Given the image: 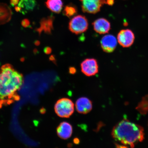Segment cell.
I'll return each mask as SVG.
<instances>
[{
  "label": "cell",
  "instance_id": "1",
  "mask_svg": "<svg viewBox=\"0 0 148 148\" xmlns=\"http://www.w3.org/2000/svg\"><path fill=\"white\" fill-rule=\"evenodd\" d=\"M112 135L116 141L132 148L144 138L143 127L127 119L122 120L116 125L112 129Z\"/></svg>",
  "mask_w": 148,
  "mask_h": 148
},
{
  "label": "cell",
  "instance_id": "2",
  "mask_svg": "<svg viewBox=\"0 0 148 148\" xmlns=\"http://www.w3.org/2000/svg\"><path fill=\"white\" fill-rule=\"evenodd\" d=\"M23 76L12 65H3L0 69V99L5 100L15 95L23 82Z\"/></svg>",
  "mask_w": 148,
  "mask_h": 148
},
{
  "label": "cell",
  "instance_id": "3",
  "mask_svg": "<svg viewBox=\"0 0 148 148\" xmlns=\"http://www.w3.org/2000/svg\"><path fill=\"white\" fill-rule=\"evenodd\" d=\"M54 110L56 113L61 118H69L73 113L74 104L71 99L62 98L56 103Z\"/></svg>",
  "mask_w": 148,
  "mask_h": 148
},
{
  "label": "cell",
  "instance_id": "4",
  "mask_svg": "<svg viewBox=\"0 0 148 148\" xmlns=\"http://www.w3.org/2000/svg\"><path fill=\"white\" fill-rule=\"evenodd\" d=\"M88 23L86 16L79 15L74 17L70 20L69 29L71 32L76 34L83 33L87 30Z\"/></svg>",
  "mask_w": 148,
  "mask_h": 148
},
{
  "label": "cell",
  "instance_id": "5",
  "mask_svg": "<svg viewBox=\"0 0 148 148\" xmlns=\"http://www.w3.org/2000/svg\"><path fill=\"white\" fill-rule=\"evenodd\" d=\"M82 3L83 12L95 14L99 12L103 5L106 3L105 0H79Z\"/></svg>",
  "mask_w": 148,
  "mask_h": 148
},
{
  "label": "cell",
  "instance_id": "6",
  "mask_svg": "<svg viewBox=\"0 0 148 148\" xmlns=\"http://www.w3.org/2000/svg\"><path fill=\"white\" fill-rule=\"evenodd\" d=\"M117 41L120 45L124 48L130 47L134 44L135 37L134 33L129 29H123L118 33Z\"/></svg>",
  "mask_w": 148,
  "mask_h": 148
},
{
  "label": "cell",
  "instance_id": "7",
  "mask_svg": "<svg viewBox=\"0 0 148 148\" xmlns=\"http://www.w3.org/2000/svg\"><path fill=\"white\" fill-rule=\"evenodd\" d=\"M81 71L88 77L95 75L99 72V65L97 60L94 58L86 59L81 64Z\"/></svg>",
  "mask_w": 148,
  "mask_h": 148
},
{
  "label": "cell",
  "instance_id": "8",
  "mask_svg": "<svg viewBox=\"0 0 148 148\" xmlns=\"http://www.w3.org/2000/svg\"><path fill=\"white\" fill-rule=\"evenodd\" d=\"M117 39L113 35H106L102 38L101 45L103 50L107 53L113 52L117 45Z\"/></svg>",
  "mask_w": 148,
  "mask_h": 148
},
{
  "label": "cell",
  "instance_id": "9",
  "mask_svg": "<svg viewBox=\"0 0 148 148\" xmlns=\"http://www.w3.org/2000/svg\"><path fill=\"white\" fill-rule=\"evenodd\" d=\"M94 30L99 34H106L111 29L110 22L104 18H100L96 20L92 23Z\"/></svg>",
  "mask_w": 148,
  "mask_h": 148
},
{
  "label": "cell",
  "instance_id": "10",
  "mask_svg": "<svg viewBox=\"0 0 148 148\" xmlns=\"http://www.w3.org/2000/svg\"><path fill=\"white\" fill-rule=\"evenodd\" d=\"M92 101L86 97L79 98L76 102V109L79 113L88 114L92 110Z\"/></svg>",
  "mask_w": 148,
  "mask_h": 148
},
{
  "label": "cell",
  "instance_id": "11",
  "mask_svg": "<svg viewBox=\"0 0 148 148\" xmlns=\"http://www.w3.org/2000/svg\"><path fill=\"white\" fill-rule=\"evenodd\" d=\"M73 128L72 125L66 122L61 123L57 128V133L58 136L64 140L69 138L73 134Z\"/></svg>",
  "mask_w": 148,
  "mask_h": 148
},
{
  "label": "cell",
  "instance_id": "12",
  "mask_svg": "<svg viewBox=\"0 0 148 148\" xmlns=\"http://www.w3.org/2000/svg\"><path fill=\"white\" fill-rule=\"evenodd\" d=\"M18 4L15 7L16 11L25 14L33 10L36 6V0H21Z\"/></svg>",
  "mask_w": 148,
  "mask_h": 148
},
{
  "label": "cell",
  "instance_id": "13",
  "mask_svg": "<svg viewBox=\"0 0 148 148\" xmlns=\"http://www.w3.org/2000/svg\"><path fill=\"white\" fill-rule=\"evenodd\" d=\"M12 14V10L8 5L4 3H0V25L10 21Z\"/></svg>",
  "mask_w": 148,
  "mask_h": 148
},
{
  "label": "cell",
  "instance_id": "14",
  "mask_svg": "<svg viewBox=\"0 0 148 148\" xmlns=\"http://www.w3.org/2000/svg\"><path fill=\"white\" fill-rule=\"evenodd\" d=\"M54 19V17L53 16L42 19L40 22V26L38 29V32L40 33L44 31L47 34H51L53 29V23Z\"/></svg>",
  "mask_w": 148,
  "mask_h": 148
},
{
  "label": "cell",
  "instance_id": "15",
  "mask_svg": "<svg viewBox=\"0 0 148 148\" xmlns=\"http://www.w3.org/2000/svg\"><path fill=\"white\" fill-rule=\"evenodd\" d=\"M46 4L50 10L55 13H60L62 10V0H47Z\"/></svg>",
  "mask_w": 148,
  "mask_h": 148
},
{
  "label": "cell",
  "instance_id": "16",
  "mask_svg": "<svg viewBox=\"0 0 148 148\" xmlns=\"http://www.w3.org/2000/svg\"><path fill=\"white\" fill-rule=\"evenodd\" d=\"M77 9L75 5H69L65 7L63 14L64 16L70 18L77 14Z\"/></svg>",
  "mask_w": 148,
  "mask_h": 148
},
{
  "label": "cell",
  "instance_id": "17",
  "mask_svg": "<svg viewBox=\"0 0 148 148\" xmlns=\"http://www.w3.org/2000/svg\"><path fill=\"white\" fill-rule=\"evenodd\" d=\"M19 0H10V3L11 5L14 7L18 4Z\"/></svg>",
  "mask_w": 148,
  "mask_h": 148
},
{
  "label": "cell",
  "instance_id": "18",
  "mask_svg": "<svg viewBox=\"0 0 148 148\" xmlns=\"http://www.w3.org/2000/svg\"><path fill=\"white\" fill-rule=\"evenodd\" d=\"M22 25L25 27H27L29 25V22L27 20H25L22 22Z\"/></svg>",
  "mask_w": 148,
  "mask_h": 148
},
{
  "label": "cell",
  "instance_id": "19",
  "mask_svg": "<svg viewBox=\"0 0 148 148\" xmlns=\"http://www.w3.org/2000/svg\"><path fill=\"white\" fill-rule=\"evenodd\" d=\"M44 52L46 54H49L51 52V49L49 47H46L44 49Z\"/></svg>",
  "mask_w": 148,
  "mask_h": 148
},
{
  "label": "cell",
  "instance_id": "20",
  "mask_svg": "<svg viewBox=\"0 0 148 148\" xmlns=\"http://www.w3.org/2000/svg\"><path fill=\"white\" fill-rule=\"evenodd\" d=\"M106 3L110 5H112L114 4V0H107Z\"/></svg>",
  "mask_w": 148,
  "mask_h": 148
},
{
  "label": "cell",
  "instance_id": "21",
  "mask_svg": "<svg viewBox=\"0 0 148 148\" xmlns=\"http://www.w3.org/2000/svg\"><path fill=\"white\" fill-rule=\"evenodd\" d=\"M76 70L75 68L71 67L69 68V72L70 73H76Z\"/></svg>",
  "mask_w": 148,
  "mask_h": 148
},
{
  "label": "cell",
  "instance_id": "22",
  "mask_svg": "<svg viewBox=\"0 0 148 148\" xmlns=\"http://www.w3.org/2000/svg\"><path fill=\"white\" fill-rule=\"evenodd\" d=\"M74 143L76 144H77L79 143V140L77 138H76L75 139V140H74Z\"/></svg>",
  "mask_w": 148,
  "mask_h": 148
}]
</instances>
